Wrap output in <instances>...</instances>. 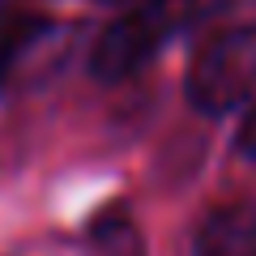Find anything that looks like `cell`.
Returning <instances> with one entry per match:
<instances>
[{"label":"cell","instance_id":"7","mask_svg":"<svg viewBox=\"0 0 256 256\" xmlns=\"http://www.w3.org/2000/svg\"><path fill=\"white\" fill-rule=\"evenodd\" d=\"M235 150L244 158H256V107L244 116V124H239V132H235Z\"/></svg>","mask_w":256,"mask_h":256},{"label":"cell","instance_id":"1","mask_svg":"<svg viewBox=\"0 0 256 256\" xmlns=\"http://www.w3.org/2000/svg\"><path fill=\"white\" fill-rule=\"evenodd\" d=\"M201 22V4L196 0H137L128 13H120L90 52V73L94 82L116 86L146 68L175 34Z\"/></svg>","mask_w":256,"mask_h":256},{"label":"cell","instance_id":"3","mask_svg":"<svg viewBox=\"0 0 256 256\" xmlns=\"http://www.w3.org/2000/svg\"><path fill=\"white\" fill-rule=\"evenodd\" d=\"M184 94L201 116H226L256 94V34H210L188 64Z\"/></svg>","mask_w":256,"mask_h":256},{"label":"cell","instance_id":"6","mask_svg":"<svg viewBox=\"0 0 256 256\" xmlns=\"http://www.w3.org/2000/svg\"><path fill=\"white\" fill-rule=\"evenodd\" d=\"M196 26L210 34H256V0H210Z\"/></svg>","mask_w":256,"mask_h":256},{"label":"cell","instance_id":"4","mask_svg":"<svg viewBox=\"0 0 256 256\" xmlns=\"http://www.w3.org/2000/svg\"><path fill=\"white\" fill-rule=\"evenodd\" d=\"M192 256H256V201H230L201 218Z\"/></svg>","mask_w":256,"mask_h":256},{"label":"cell","instance_id":"5","mask_svg":"<svg viewBox=\"0 0 256 256\" xmlns=\"http://www.w3.org/2000/svg\"><path fill=\"white\" fill-rule=\"evenodd\" d=\"M90 248H94V256H146V239H141L128 210L98 214L90 222Z\"/></svg>","mask_w":256,"mask_h":256},{"label":"cell","instance_id":"2","mask_svg":"<svg viewBox=\"0 0 256 256\" xmlns=\"http://www.w3.org/2000/svg\"><path fill=\"white\" fill-rule=\"evenodd\" d=\"M77 47V26L43 13L0 18V90H34L60 73Z\"/></svg>","mask_w":256,"mask_h":256}]
</instances>
